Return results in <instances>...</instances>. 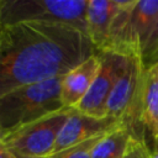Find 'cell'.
<instances>
[{"label":"cell","instance_id":"6da1fadb","mask_svg":"<svg viewBox=\"0 0 158 158\" xmlns=\"http://www.w3.org/2000/svg\"><path fill=\"white\" fill-rule=\"evenodd\" d=\"M96 49L80 30L54 22H17L0 30V96L62 78Z\"/></svg>","mask_w":158,"mask_h":158},{"label":"cell","instance_id":"7a4b0ae2","mask_svg":"<svg viewBox=\"0 0 158 158\" xmlns=\"http://www.w3.org/2000/svg\"><path fill=\"white\" fill-rule=\"evenodd\" d=\"M62 109L60 78L14 89L0 96V131L5 135Z\"/></svg>","mask_w":158,"mask_h":158},{"label":"cell","instance_id":"3957f363","mask_svg":"<svg viewBox=\"0 0 158 158\" xmlns=\"http://www.w3.org/2000/svg\"><path fill=\"white\" fill-rule=\"evenodd\" d=\"M89 0H0L1 26L17 22H54L73 26L86 35Z\"/></svg>","mask_w":158,"mask_h":158},{"label":"cell","instance_id":"277c9868","mask_svg":"<svg viewBox=\"0 0 158 158\" xmlns=\"http://www.w3.org/2000/svg\"><path fill=\"white\" fill-rule=\"evenodd\" d=\"M69 112L70 109H62L10 131L0 139L17 157L49 158Z\"/></svg>","mask_w":158,"mask_h":158},{"label":"cell","instance_id":"5b68a950","mask_svg":"<svg viewBox=\"0 0 158 158\" xmlns=\"http://www.w3.org/2000/svg\"><path fill=\"white\" fill-rule=\"evenodd\" d=\"M146 65L139 58H128L106 105V117L133 126L139 122L141 96Z\"/></svg>","mask_w":158,"mask_h":158},{"label":"cell","instance_id":"8992f818","mask_svg":"<svg viewBox=\"0 0 158 158\" xmlns=\"http://www.w3.org/2000/svg\"><path fill=\"white\" fill-rule=\"evenodd\" d=\"M127 59L128 58L114 53H100L98 74L85 96L73 110L90 117L105 118L107 100L117 79L126 68Z\"/></svg>","mask_w":158,"mask_h":158},{"label":"cell","instance_id":"52a82bcc","mask_svg":"<svg viewBox=\"0 0 158 158\" xmlns=\"http://www.w3.org/2000/svg\"><path fill=\"white\" fill-rule=\"evenodd\" d=\"M117 123L118 121H115L107 117L95 118V117H90L84 114H80L72 109L68 115V118L65 120L58 135L53 154L63 149H67L69 147H73L75 144H79L93 137L100 136L107 132L109 130H111Z\"/></svg>","mask_w":158,"mask_h":158},{"label":"cell","instance_id":"ba28073f","mask_svg":"<svg viewBox=\"0 0 158 158\" xmlns=\"http://www.w3.org/2000/svg\"><path fill=\"white\" fill-rule=\"evenodd\" d=\"M158 17V0H137L131 12L127 32V58L142 59L143 51Z\"/></svg>","mask_w":158,"mask_h":158},{"label":"cell","instance_id":"9c48e42d","mask_svg":"<svg viewBox=\"0 0 158 158\" xmlns=\"http://www.w3.org/2000/svg\"><path fill=\"white\" fill-rule=\"evenodd\" d=\"M100 68V53H95L60 78V101L65 109H74L90 89Z\"/></svg>","mask_w":158,"mask_h":158},{"label":"cell","instance_id":"30bf717a","mask_svg":"<svg viewBox=\"0 0 158 158\" xmlns=\"http://www.w3.org/2000/svg\"><path fill=\"white\" fill-rule=\"evenodd\" d=\"M118 9V0H89L86 9V36L98 53L106 48L110 28Z\"/></svg>","mask_w":158,"mask_h":158},{"label":"cell","instance_id":"8fae6325","mask_svg":"<svg viewBox=\"0 0 158 158\" xmlns=\"http://www.w3.org/2000/svg\"><path fill=\"white\" fill-rule=\"evenodd\" d=\"M139 123L148 130L156 147H158V62L146 67L144 70Z\"/></svg>","mask_w":158,"mask_h":158},{"label":"cell","instance_id":"7c38bea8","mask_svg":"<svg viewBox=\"0 0 158 158\" xmlns=\"http://www.w3.org/2000/svg\"><path fill=\"white\" fill-rule=\"evenodd\" d=\"M135 133L133 126L126 122H118L101 135L93 148L91 158H121Z\"/></svg>","mask_w":158,"mask_h":158},{"label":"cell","instance_id":"4fadbf2b","mask_svg":"<svg viewBox=\"0 0 158 158\" xmlns=\"http://www.w3.org/2000/svg\"><path fill=\"white\" fill-rule=\"evenodd\" d=\"M100 137H101V135L93 137L90 139H86L79 144H75L67 149H63L58 153H54L49 158H91L93 148Z\"/></svg>","mask_w":158,"mask_h":158},{"label":"cell","instance_id":"5bb4252c","mask_svg":"<svg viewBox=\"0 0 158 158\" xmlns=\"http://www.w3.org/2000/svg\"><path fill=\"white\" fill-rule=\"evenodd\" d=\"M151 157H152V152L149 151L146 141L141 138L137 133H135L131 137L128 146L121 158H151Z\"/></svg>","mask_w":158,"mask_h":158},{"label":"cell","instance_id":"9a60e30c","mask_svg":"<svg viewBox=\"0 0 158 158\" xmlns=\"http://www.w3.org/2000/svg\"><path fill=\"white\" fill-rule=\"evenodd\" d=\"M142 62L146 67H149L158 62V17L156 21V25L153 27L152 35L147 42V46L143 51Z\"/></svg>","mask_w":158,"mask_h":158},{"label":"cell","instance_id":"2e32d148","mask_svg":"<svg viewBox=\"0 0 158 158\" xmlns=\"http://www.w3.org/2000/svg\"><path fill=\"white\" fill-rule=\"evenodd\" d=\"M0 158H17V156L15 153H12L5 144L4 142L0 139Z\"/></svg>","mask_w":158,"mask_h":158},{"label":"cell","instance_id":"e0dca14e","mask_svg":"<svg viewBox=\"0 0 158 158\" xmlns=\"http://www.w3.org/2000/svg\"><path fill=\"white\" fill-rule=\"evenodd\" d=\"M151 158H158V147H156V149L152 152V157Z\"/></svg>","mask_w":158,"mask_h":158},{"label":"cell","instance_id":"ac0fdd59","mask_svg":"<svg viewBox=\"0 0 158 158\" xmlns=\"http://www.w3.org/2000/svg\"><path fill=\"white\" fill-rule=\"evenodd\" d=\"M17 158H30V157H17Z\"/></svg>","mask_w":158,"mask_h":158},{"label":"cell","instance_id":"d6986e66","mask_svg":"<svg viewBox=\"0 0 158 158\" xmlns=\"http://www.w3.org/2000/svg\"><path fill=\"white\" fill-rule=\"evenodd\" d=\"M1 27H2V26H1V21H0V30H1Z\"/></svg>","mask_w":158,"mask_h":158},{"label":"cell","instance_id":"ffe728a7","mask_svg":"<svg viewBox=\"0 0 158 158\" xmlns=\"http://www.w3.org/2000/svg\"><path fill=\"white\" fill-rule=\"evenodd\" d=\"M1 136H2V133H1V131H0V137H1Z\"/></svg>","mask_w":158,"mask_h":158}]
</instances>
